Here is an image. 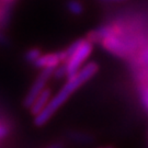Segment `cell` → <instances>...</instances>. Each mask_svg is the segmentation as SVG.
<instances>
[{
	"label": "cell",
	"instance_id": "1",
	"mask_svg": "<svg viewBox=\"0 0 148 148\" xmlns=\"http://www.w3.org/2000/svg\"><path fill=\"white\" fill-rule=\"evenodd\" d=\"M98 65L95 63L87 64L84 68H81L73 77H69L68 81L64 85V87L59 90V92L54 97L52 100L48 101L46 106L38 114L35 115L34 123L36 126H42L46 124L48 120L55 114V112L58 110L60 106L69 99V97L74 93L77 89H79L80 86L86 84L90 80L98 71Z\"/></svg>",
	"mask_w": 148,
	"mask_h": 148
},
{
	"label": "cell",
	"instance_id": "2",
	"mask_svg": "<svg viewBox=\"0 0 148 148\" xmlns=\"http://www.w3.org/2000/svg\"><path fill=\"white\" fill-rule=\"evenodd\" d=\"M92 48H93L92 41L84 40V42L81 43V45L75 52L74 55L66 62L67 64V78L73 77L74 75H76L79 71L81 65L90 56Z\"/></svg>",
	"mask_w": 148,
	"mask_h": 148
},
{
	"label": "cell",
	"instance_id": "3",
	"mask_svg": "<svg viewBox=\"0 0 148 148\" xmlns=\"http://www.w3.org/2000/svg\"><path fill=\"white\" fill-rule=\"evenodd\" d=\"M54 70H55V67H46V68L42 69V71L37 76V78L33 82V85H32V87L29 90L27 95L24 98L23 104H24L25 108H31L33 102L37 98V95L45 89V86L47 84V81L53 76Z\"/></svg>",
	"mask_w": 148,
	"mask_h": 148
},
{
	"label": "cell",
	"instance_id": "4",
	"mask_svg": "<svg viewBox=\"0 0 148 148\" xmlns=\"http://www.w3.org/2000/svg\"><path fill=\"white\" fill-rule=\"evenodd\" d=\"M101 43L103 44V46L109 52H111L112 54H114L116 56L124 57L128 53V46H127V44L122 38H120V37L117 36L116 34H113L111 36L102 40Z\"/></svg>",
	"mask_w": 148,
	"mask_h": 148
},
{
	"label": "cell",
	"instance_id": "5",
	"mask_svg": "<svg viewBox=\"0 0 148 148\" xmlns=\"http://www.w3.org/2000/svg\"><path fill=\"white\" fill-rule=\"evenodd\" d=\"M60 63H63V59L60 56V52L58 53H51L41 55L33 63L36 68H46V67H56Z\"/></svg>",
	"mask_w": 148,
	"mask_h": 148
},
{
	"label": "cell",
	"instance_id": "6",
	"mask_svg": "<svg viewBox=\"0 0 148 148\" xmlns=\"http://www.w3.org/2000/svg\"><path fill=\"white\" fill-rule=\"evenodd\" d=\"M49 98H51V90L48 89V88H45L40 95H37V98L33 102L31 108H30L32 114L36 115V114H38L40 112L42 111L43 109L46 106V104L48 103Z\"/></svg>",
	"mask_w": 148,
	"mask_h": 148
},
{
	"label": "cell",
	"instance_id": "7",
	"mask_svg": "<svg viewBox=\"0 0 148 148\" xmlns=\"http://www.w3.org/2000/svg\"><path fill=\"white\" fill-rule=\"evenodd\" d=\"M113 34H116L115 29L112 27H99L97 31H95L93 33H91V35H89L90 41H99L101 42L102 40H104L106 37L111 36Z\"/></svg>",
	"mask_w": 148,
	"mask_h": 148
},
{
	"label": "cell",
	"instance_id": "8",
	"mask_svg": "<svg viewBox=\"0 0 148 148\" xmlns=\"http://www.w3.org/2000/svg\"><path fill=\"white\" fill-rule=\"evenodd\" d=\"M82 42H84V38H79V40L71 43L68 47L65 48L64 51H60V56H62V59H63V63H66L74 55V53L78 49V47L81 45Z\"/></svg>",
	"mask_w": 148,
	"mask_h": 148
},
{
	"label": "cell",
	"instance_id": "9",
	"mask_svg": "<svg viewBox=\"0 0 148 148\" xmlns=\"http://www.w3.org/2000/svg\"><path fill=\"white\" fill-rule=\"evenodd\" d=\"M67 9L74 16H79L84 12V5L78 0H69L67 2Z\"/></svg>",
	"mask_w": 148,
	"mask_h": 148
},
{
	"label": "cell",
	"instance_id": "10",
	"mask_svg": "<svg viewBox=\"0 0 148 148\" xmlns=\"http://www.w3.org/2000/svg\"><path fill=\"white\" fill-rule=\"evenodd\" d=\"M54 77H56L57 79H63V78H67V64L60 63L58 66L55 67L54 70Z\"/></svg>",
	"mask_w": 148,
	"mask_h": 148
},
{
	"label": "cell",
	"instance_id": "11",
	"mask_svg": "<svg viewBox=\"0 0 148 148\" xmlns=\"http://www.w3.org/2000/svg\"><path fill=\"white\" fill-rule=\"evenodd\" d=\"M41 55H42V51L40 48H36V47L30 48L27 53H25V59H27V62H29V63H34Z\"/></svg>",
	"mask_w": 148,
	"mask_h": 148
},
{
	"label": "cell",
	"instance_id": "12",
	"mask_svg": "<svg viewBox=\"0 0 148 148\" xmlns=\"http://www.w3.org/2000/svg\"><path fill=\"white\" fill-rule=\"evenodd\" d=\"M142 102H143L145 109L148 111V86L145 87L142 91Z\"/></svg>",
	"mask_w": 148,
	"mask_h": 148
},
{
	"label": "cell",
	"instance_id": "13",
	"mask_svg": "<svg viewBox=\"0 0 148 148\" xmlns=\"http://www.w3.org/2000/svg\"><path fill=\"white\" fill-rule=\"evenodd\" d=\"M9 132H10L9 127L5 125V124H2V123H0V139L5 138L9 134Z\"/></svg>",
	"mask_w": 148,
	"mask_h": 148
},
{
	"label": "cell",
	"instance_id": "14",
	"mask_svg": "<svg viewBox=\"0 0 148 148\" xmlns=\"http://www.w3.org/2000/svg\"><path fill=\"white\" fill-rule=\"evenodd\" d=\"M142 60H143V63L148 67V48L144 52L143 56H142Z\"/></svg>",
	"mask_w": 148,
	"mask_h": 148
},
{
	"label": "cell",
	"instance_id": "15",
	"mask_svg": "<svg viewBox=\"0 0 148 148\" xmlns=\"http://www.w3.org/2000/svg\"><path fill=\"white\" fill-rule=\"evenodd\" d=\"M7 43H8V38H7V37H5V35H3V34L0 32V44H2V45H5Z\"/></svg>",
	"mask_w": 148,
	"mask_h": 148
},
{
	"label": "cell",
	"instance_id": "16",
	"mask_svg": "<svg viewBox=\"0 0 148 148\" xmlns=\"http://www.w3.org/2000/svg\"><path fill=\"white\" fill-rule=\"evenodd\" d=\"M104 2H121V1H124V0H102Z\"/></svg>",
	"mask_w": 148,
	"mask_h": 148
}]
</instances>
